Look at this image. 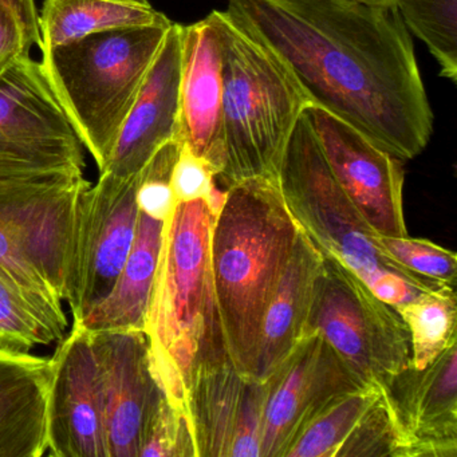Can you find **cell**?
<instances>
[{"instance_id": "obj_1", "label": "cell", "mask_w": 457, "mask_h": 457, "mask_svg": "<svg viewBox=\"0 0 457 457\" xmlns=\"http://www.w3.org/2000/svg\"><path fill=\"white\" fill-rule=\"evenodd\" d=\"M227 14L306 100L403 160L429 143L433 114L413 44L393 6L352 0H228Z\"/></svg>"}, {"instance_id": "obj_2", "label": "cell", "mask_w": 457, "mask_h": 457, "mask_svg": "<svg viewBox=\"0 0 457 457\" xmlns=\"http://www.w3.org/2000/svg\"><path fill=\"white\" fill-rule=\"evenodd\" d=\"M213 220L204 199L176 204L164 224L144 326L152 371L186 416L197 374L231 361L211 270Z\"/></svg>"}, {"instance_id": "obj_3", "label": "cell", "mask_w": 457, "mask_h": 457, "mask_svg": "<svg viewBox=\"0 0 457 457\" xmlns=\"http://www.w3.org/2000/svg\"><path fill=\"white\" fill-rule=\"evenodd\" d=\"M299 231L278 178L227 188L211 231V270L229 358L243 376L253 377L264 312Z\"/></svg>"}, {"instance_id": "obj_4", "label": "cell", "mask_w": 457, "mask_h": 457, "mask_svg": "<svg viewBox=\"0 0 457 457\" xmlns=\"http://www.w3.org/2000/svg\"><path fill=\"white\" fill-rule=\"evenodd\" d=\"M278 180L315 247L352 270L382 301L395 306L443 286L411 274L385 253L379 235L334 178L306 111L291 133Z\"/></svg>"}, {"instance_id": "obj_5", "label": "cell", "mask_w": 457, "mask_h": 457, "mask_svg": "<svg viewBox=\"0 0 457 457\" xmlns=\"http://www.w3.org/2000/svg\"><path fill=\"white\" fill-rule=\"evenodd\" d=\"M172 23L103 31L41 50L50 87L100 172Z\"/></svg>"}, {"instance_id": "obj_6", "label": "cell", "mask_w": 457, "mask_h": 457, "mask_svg": "<svg viewBox=\"0 0 457 457\" xmlns=\"http://www.w3.org/2000/svg\"><path fill=\"white\" fill-rule=\"evenodd\" d=\"M208 17L223 58V132L227 188L253 178H278L306 100L279 61L226 12Z\"/></svg>"}, {"instance_id": "obj_7", "label": "cell", "mask_w": 457, "mask_h": 457, "mask_svg": "<svg viewBox=\"0 0 457 457\" xmlns=\"http://www.w3.org/2000/svg\"><path fill=\"white\" fill-rule=\"evenodd\" d=\"M312 331L322 334L370 389L384 392L411 365V336L397 310L352 270L323 253L306 334Z\"/></svg>"}, {"instance_id": "obj_8", "label": "cell", "mask_w": 457, "mask_h": 457, "mask_svg": "<svg viewBox=\"0 0 457 457\" xmlns=\"http://www.w3.org/2000/svg\"><path fill=\"white\" fill-rule=\"evenodd\" d=\"M84 149L39 61L22 58L0 76V180L84 175Z\"/></svg>"}, {"instance_id": "obj_9", "label": "cell", "mask_w": 457, "mask_h": 457, "mask_svg": "<svg viewBox=\"0 0 457 457\" xmlns=\"http://www.w3.org/2000/svg\"><path fill=\"white\" fill-rule=\"evenodd\" d=\"M138 173L121 179L100 173L79 195L66 266L65 296L73 322L112 290L135 242Z\"/></svg>"}, {"instance_id": "obj_10", "label": "cell", "mask_w": 457, "mask_h": 457, "mask_svg": "<svg viewBox=\"0 0 457 457\" xmlns=\"http://www.w3.org/2000/svg\"><path fill=\"white\" fill-rule=\"evenodd\" d=\"M306 112L334 178L369 226L384 237L408 235L401 160L328 112Z\"/></svg>"}, {"instance_id": "obj_11", "label": "cell", "mask_w": 457, "mask_h": 457, "mask_svg": "<svg viewBox=\"0 0 457 457\" xmlns=\"http://www.w3.org/2000/svg\"><path fill=\"white\" fill-rule=\"evenodd\" d=\"M52 358L47 456L109 457L103 379L92 333L73 322Z\"/></svg>"}, {"instance_id": "obj_12", "label": "cell", "mask_w": 457, "mask_h": 457, "mask_svg": "<svg viewBox=\"0 0 457 457\" xmlns=\"http://www.w3.org/2000/svg\"><path fill=\"white\" fill-rule=\"evenodd\" d=\"M266 382L261 457L285 456L304 422L331 398L370 389L318 331L307 333Z\"/></svg>"}, {"instance_id": "obj_13", "label": "cell", "mask_w": 457, "mask_h": 457, "mask_svg": "<svg viewBox=\"0 0 457 457\" xmlns=\"http://www.w3.org/2000/svg\"><path fill=\"white\" fill-rule=\"evenodd\" d=\"M84 175L0 180V223L20 243L63 302L66 266Z\"/></svg>"}, {"instance_id": "obj_14", "label": "cell", "mask_w": 457, "mask_h": 457, "mask_svg": "<svg viewBox=\"0 0 457 457\" xmlns=\"http://www.w3.org/2000/svg\"><path fill=\"white\" fill-rule=\"evenodd\" d=\"M92 336L103 379L109 457H140L146 422L164 395L152 371L148 339L143 330Z\"/></svg>"}, {"instance_id": "obj_15", "label": "cell", "mask_w": 457, "mask_h": 457, "mask_svg": "<svg viewBox=\"0 0 457 457\" xmlns=\"http://www.w3.org/2000/svg\"><path fill=\"white\" fill-rule=\"evenodd\" d=\"M382 393L403 435L401 457L457 456V344L427 368L409 366Z\"/></svg>"}, {"instance_id": "obj_16", "label": "cell", "mask_w": 457, "mask_h": 457, "mask_svg": "<svg viewBox=\"0 0 457 457\" xmlns=\"http://www.w3.org/2000/svg\"><path fill=\"white\" fill-rule=\"evenodd\" d=\"M178 141L220 176L226 165L223 132V58L211 18L181 25Z\"/></svg>"}, {"instance_id": "obj_17", "label": "cell", "mask_w": 457, "mask_h": 457, "mask_svg": "<svg viewBox=\"0 0 457 457\" xmlns=\"http://www.w3.org/2000/svg\"><path fill=\"white\" fill-rule=\"evenodd\" d=\"M180 77L181 25L172 23L100 173L133 178L162 146L178 140Z\"/></svg>"}, {"instance_id": "obj_18", "label": "cell", "mask_w": 457, "mask_h": 457, "mask_svg": "<svg viewBox=\"0 0 457 457\" xmlns=\"http://www.w3.org/2000/svg\"><path fill=\"white\" fill-rule=\"evenodd\" d=\"M53 358L0 346V457L47 454Z\"/></svg>"}, {"instance_id": "obj_19", "label": "cell", "mask_w": 457, "mask_h": 457, "mask_svg": "<svg viewBox=\"0 0 457 457\" xmlns=\"http://www.w3.org/2000/svg\"><path fill=\"white\" fill-rule=\"evenodd\" d=\"M322 253L299 231L293 255L264 312L253 378L266 381L306 336Z\"/></svg>"}, {"instance_id": "obj_20", "label": "cell", "mask_w": 457, "mask_h": 457, "mask_svg": "<svg viewBox=\"0 0 457 457\" xmlns=\"http://www.w3.org/2000/svg\"><path fill=\"white\" fill-rule=\"evenodd\" d=\"M165 221L138 215L135 242L112 290L79 323L97 331L143 330L159 266Z\"/></svg>"}, {"instance_id": "obj_21", "label": "cell", "mask_w": 457, "mask_h": 457, "mask_svg": "<svg viewBox=\"0 0 457 457\" xmlns=\"http://www.w3.org/2000/svg\"><path fill=\"white\" fill-rule=\"evenodd\" d=\"M245 378L229 361L202 371L194 379L187 417L196 457H229Z\"/></svg>"}, {"instance_id": "obj_22", "label": "cell", "mask_w": 457, "mask_h": 457, "mask_svg": "<svg viewBox=\"0 0 457 457\" xmlns=\"http://www.w3.org/2000/svg\"><path fill=\"white\" fill-rule=\"evenodd\" d=\"M170 18L149 0H44L39 12V50L117 29L154 25Z\"/></svg>"}, {"instance_id": "obj_23", "label": "cell", "mask_w": 457, "mask_h": 457, "mask_svg": "<svg viewBox=\"0 0 457 457\" xmlns=\"http://www.w3.org/2000/svg\"><path fill=\"white\" fill-rule=\"evenodd\" d=\"M393 307L408 328L414 368H427L457 344V296L452 286H437Z\"/></svg>"}, {"instance_id": "obj_24", "label": "cell", "mask_w": 457, "mask_h": 457, "mask_svg": "<svg viewBox=\"0 0 457 457\" xmlns=\"http://www.w3.org/2000/svg\"><path fill=\"white\" fill-rule=\"evenodd\" d=\"M379 393L362 389L331 398L304 422L283 457H337V452Z\"/></svg>"}, {"instance_id": "obj_25", "label": "cell", "mask_w": 457, "mask_h": 457, "mask_svg": "<svg viewBox=\"0 0 457 457\" xmlns=\"http://www.w3.org/2000/svg\"><path fill=\"white\" fill-rule=\"evenodd\" d=\"M0 275L12 283L38 315L55 342L66 336L69 322L62 301L37 269L12 232L0 223Z\"/></svg>"}, {"instance_id": "obj_26", "label": "cell", "mask_w": 457, "mask_h": 457, "mask_svg": "<svg viewBox=\"0 0 457 457\" xmlns=\"http://www.w3.org/2000/svg\"><path fill=\"white\" fill-rule=\"evenodd\" d=\"M409 33L424 42L441 76L457 82V0H393Z\"/></svg>"}, {"instance_id": "obj_27", "label": "cell", "mask_w": 457, "mask_h": 457, "mask_svg": "<svg viewBox=\"0 0 457 457\" xmlns=\"http://www.w3.org/2000/svg\"><path fill=\"white\" fill-rule=\"evenodd\" d=\"M403 438L384 393L358 420L337 457H401Z\"/></svg>"}, {"instance_id": "obj_28", "label": "cell", "mask_w": 457, "mask_h": 457, "mask_svg": "<svg viewBox=\"0 0 457 457\" xmlns=\"http://www.w3.org/2000/svg\"><path fill=\"white\" fill-rule=\"evenodd\" d=\"M379 243L385 253L411 274L443 286L456 285L457 256L427 239L405 237H384Z\"/></svg>"}, {"instance_id": "obj_29", "label": "cell", "mask_w": 457, "mask_h": 457, "mask_svg": "<svg viewBox=\"0 0 457 457\" xmlns=\"http://www.w3.org/2000/svg\"><path fill=\"white\" fill-rule=\"evenodd\" d=\"M140 457H196L188 419L165 395L146 422Z\"/></svg>"}, {"instance_id": "obj_30", "label": "cell", "mask_w": 457, "mask_h": 457, "mask_svg": "<svg viewBox=\"0 0 457 457\" xmlns=\"http://www.w3.org/2000/svg\"><path fill=\"white\" fill-rule=\"evenodd\" d=\"M36 0H0V76L39 46Z\"/></svg>"}, {"instance_id": "obj_31", "label": "cell", "mask_w": 457, "mask_h": 457, "mask_svg": "<svg viewBox=\"0 0 457 457\" xmlns=\"http://www.w3.org/2000/svg\"><path fill=\"white\" fill-rule=\"evenodd\" d=\"M52 333L9 280L0 275V346L30 352L53 344Z\"/></svg>"}, {"instance_id": "obj_32", "label": "cell", "mask_w": 457, "mask_h": 457, "mask_svg": "<svg viewBox=\"0 0 457 457\" xmlns=\"http://www.w3.org/2000/svg\"><path fill=\"white\" fill-rule=\"evenodd\" d=\"M179 151L180 143L178 140L170 141L138 172L136 202L140 212L149 218L167 221L178 204L170 186V178Z\"/></svg>"}, {"instance_id": "obj_33", "label": "cell", "mask_w": 457, "mask_h": 457, "mask_svg": "<svg viewBox=\"0 0 457 457\" xmlns=\"http://www.w3.org/2000/svg\"><path fill=\"white\" fill-rule=\"evenodd\" d=\"M269 385L247 377L229 457H261Z\"/></svg>"}, {"instance_id": "obj_34", "label": "cell", "mask_w": 457, "mask_h": 457, "mask_svg": "<svg viewBox=\"0 0 457 457\" xmlns=\"http://www.w3.org/2000/svg\"><path fill=\"white\" fill-rule=\"evenodd\" d=\"M218 178L213 168L205 160L192 154L187 146L181 145L178 159L173 165L172 186L176 202L186 203L207 199Z\"/></svg>"}, {"instance_id": "obj_35", "label": "cell", "mask_w": 457, "mask_h": 457, "mask_svg": "<svg viewBox=\"0 0 457 457\" xmlns=\"http://www.w3.org/2000/svg\"><path fill=\"white\" fill-rule=\"evenodd\" d=\"M352 2L370 4V6H393V0H352Z\"/></svg>"}]
</instances>
